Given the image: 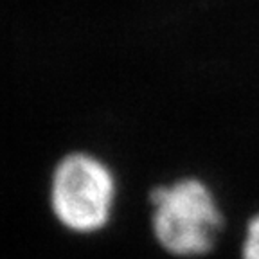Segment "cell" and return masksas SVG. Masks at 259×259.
<instances>
[{
	"label": "cell",
	"instance_id": "cell-1",
	"mask_svg": "<svg viewBox=\"0 0 259 259\" xmlns=\"http://www.w3.org/2000/svg\"><path fill=\"white\" fill-rule=\"evenodd\" d=\"M151 229L171 255L194 257L212 250L222 229V212L209 187L198 178H180L150 193Z\"/></svg>",
	"mask_w": 259,
	"mask_h": 259
},
{
	"label": "cell",
	"instance_id": "cell-2",
	"mask_svg": "<svg viewBox=\"0 0 259 259\" xmlns=\"http://www.w3.org/2000/svg\"><path fill=\"white\" fill-rule=\"evenodd\" d=\"M115 180L99 158L89 153L65 155L51 178V209L69 231L96 232L108 223Z\"/></svg>",
	"mask_w": 259,
	"mask_h": 259
},
{
	"label": "cell",
	"instance_id": "cell-3",
	"mask_svg": "<svg viewBox=\"0 0 259 259\" xmlns=\"http://www.w3.org/2000/svg\"><path fill=\"white\" fill-rule=\"evenodd\" d=\"M241 259H259V212L252 216L247 225V236L243 241Z\"/></svg>",
	"mask_w": 259,
	"mask_h": 259
}]
</instances>
